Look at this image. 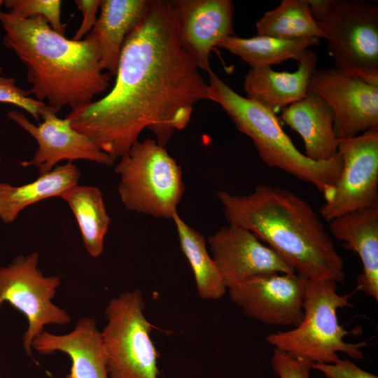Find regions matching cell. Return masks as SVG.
Listing matches in <instances>:
<instances>
[{"mask_svg":"<svg viewBox=\"0 0 378 378\" xmlns=\"http://www.w3.org/2000/svg\"><path fill=\"white\" fill-rule=\"evenodd\" d=\"M183 49L169 1L150 0L126 37L111 90L66 115L114 161L145 129L165 147L189 123L194 106L208 99V83Z\"/></svg>","mask_w":378,"mask_h":378,"instance_id":"cell-1","label":"cell"},{"mask_svg":"<svg viewBox=\"0 0 378 378\" xmlns=\"http://www.w3.org/2000/svg\"><path fill=\"white\" fill-rule=\"evenodd\" d=\"M229 225L246 229L309 280L342 282L344 265L332 237L305 200L282 188L258 185L248 195L219 191Z\"/></svg>","mask_w":378,"mask_h":378,"instance_id":"cell-2","label":"cell"},{"mask_svg":"<svg viewBox=\"0 0 378 378\" xmlns=\"http://www.w3.org/2000/svg\"><path fill=\"white\" fill-rule=\"evenodd\" d=\"M0 23L4 46L27 69L28 94L46 100L57 113L64 106L73 111L88 104L109 88L111 75L101 66L98 45L90 35L68 39L41 16L24 19L3 12Z\"/></svg>","mask_w":378,"mask_h":378,"instance_id":"cell-3","label":"cell"},{"mask_svg":"<svg viewBox=\"0 0 378 378\" xmlns=\"http://www.w3.org/2000/svg\"><path fill=\"white\" fill-rule=\"evenodd\" d=\"M207 83L208 99L218 104L235 127L252 140L265 163L312 184L326 201L331 197L342 170L339 153L326 161L308 158L283 130L275 113L237 94L213 71Z\"/></svg>","mask_w":378,"mask_h":378,"instance_id":"cell-4","label":"cell"},{"mask_svg":"<svg viewBox=\"0 0 378 378\" xmlns=\"http://www.w3.org/2000/svg\"><path fill=\"white\" fill-rule=\"evenodd\" d=\"M337 283L331 280H309L304 301V316L293 329L268 335L265 340L274 349L313 363H332L343 352L354 359H363L362 348L366 342L351 343L346 335L358 330H347L340 325L337 310L350 307V295H340Z\"/></svg>","mask_w":378,"mask_h":378,"instance_id":"cell-5","label":"cell"},{"mask_svg":"<svg viewBox=\"0 0 378 378\" xmlns=\"http://www.w3.org/2000/svg\"><path fill=\"white\" fill-rule=\"evenodd\" d=\"M314 19L339 71L378 84V6L364 0H320Z\"/></svg>","mask_w":378,"mask_h":378,"instance_id":"cell-6","label":"cell"},{"mask_svg":"<svg viewBox=\"0 0 378 378\" xmlns=\"http://www.w3.org/2000/svg\"><path fill=\"white\" fill-rule=\"evenodd\" d=\"M115 172L118 194L130 211L172 219L185 190L181 167L155 139L136 142L120 158Z\"/></svg>","mask_w":378,"mask_h":378,"instance_id":"cell-7","label":"cell"},{"mask_svg":"<svg viewBox=\"0 0 378 378\" xmlns=\"http://www.w3.org/2000/svg\"><path fill=\"white\" fill-rule=\"evenodd\" d=\"M139 289L122 292L104 310L107 323L101 331L109 378H158L160 356L150 337Z\"/></svg>","mask_w":378,"mask_h":378,"instance_id":"cell-8","label":"cell"},{"mask_svg":"<svg viewBox=\"0 0 378 378\" xmlns=\"http://www.w3.org/2000/svg\"><path fill=\"white\" fill-rule=\"evenodd\" d=\"M39 255L15 256L7 266H0V307L4 302L23 314L28 328L23 335L26 354L32 357L34 339L48 325H66L69 314L52 302L60 285V277L45 276L38 269Z\"/></svg>","mask_w":378,"mask_h":378,"instance_id":"cell-9","label":"cell"},{"mask_svg":"<svg viewBox=\"0 0 378 378\" xmlns=\"http://www.w3.org/2000/svg\"><path fill=\"white\" fill-rule=\"evenodd\" d=\"M342 162L331 197L320 209L328 223L378 204V128L337 139Z\"/></svg>","mask_w":378,"mask_h":378,"instance_id":"cell-10","label":"cell"},{"mask_svg":"<svg viewBox=\"0 0 378 378\" xmlns=\"http://www.w3.org/2000/svg\"><path fill=\"white\" fill-rule=\"evenodd\" d=\"M308 90L321 96L331 107L337 139L378 128V84L331 67L316 69L310 76Z\"/></svg>","mask_w":378,"mask_h":378,"instance_id":"cell-11","label":"cell"},{"mask_svg":"<svg viewBox=\"0 0 378 378\" xmlns=\"http://www.w3.org/2000/svg\"><path fill=\"white\" fill-rule=\"evenodd\" d=\"M308 279L295 273H270L227 289L248 317L265 325L297 326L304 316Z\"/></svg>","mask_w":378,"mask_h":378,"instance_id":"cell-12","label":"cell"},{"mask_svg":"<svg viewBox=\"0 0 378 378\" xmlns=\"http://www.w3.org/2000/svg\"><path fill=\"white\" fill-rule=\"evenodd\" d=\"M57 113L46 104L41 112L43 122L36 125L18 111L8 113V117L31 135L38 144L33 158L22 162V166H34L38 174L43 175L51 172L63 160L68 162L87 160L108 166L114 164L115 161L89 137L73 128L67 118H58Z\"/></svg>","mask_w":378,"mask_h":378,"instance_id":"cell-13","label":"cell"},{"mask_svg":"<svg viewBox=\"0 0 378 378\" xmlns=\"http://www.w3.org/2000/svg\"><path fill=\"white\" fill-rule=\"evenodd\" d=\"M207 241L227 289L263 274L295 273L276 252L241 227H222Z\"/></svg>","mask_w":378,"mask_h":378,"instance_id":"cell-14","label":"cell"},{"mask_svg":"<svg viewBox=\"0 0 378 378\" xmlns=\"http://www.w3.org/2000/svg\"><path fill=\"white\" fill-rule=\"evenodd\" d=\"M183 49L201 70L209 74V55L233 34L234 4L230 0L169 1Z\"/></svg>","mask_w":378,"mask_h":378,"instance_id":"cell-15","label":"cell"},{"mask_svg":"<svg viewBox=\"0 0 378 378\" xmlns=\"http://www.w3.org/2000/svg\"><path fill=\"white\" fill-rule=\"evenodd\" d=\"M31 346L42 354L57 351L66 354L71 367L66 378H109L101 331L92 318H80L64 335L44 330L34 339Z\"/></svg>","mask_w":378,"mask_h":378,"instance_id":"cell-16","label":"cell"},{"mask_svg":"<svg viewBox=\"0 0 378 378\" xmlns=\"http://www.w3.org/2000/svg\"><path fill=\"white\" fill-rule=\"evenodd\" d=\"M296 61L298 68L294 72H277L271 66L251 68L244 83L246 97L273 113L303 99L316 69L317 55L307 49Z\"/></svg>","mask_w":378,"mask_h":378,"instance_id":"cell-17","label":"cell"},{"mask_svg":"<svg viewBox=\"0 0 378 378\" xmlns=\"http://www.w3.org/2000/svg\"><path fill=\"white\" fill-rule=\"evenodd\" d=\"M330 234L357 253L363 265L356 289L378 301V204L329 222Z\"/></svg>","mask_w":378,"mask_h":378,"instance_id":"cell-18","label":"cell"},{"mask_svg":"<svg viewBox=\"0 0 378 378\" xmlns=\"http://www.w3.org/2000/svg\"><path fill=\"white\" fill-rule=\"evenodd\" d=\"M281 118L300 135L308 158L326 161L338 153L334 113L318 94L308 90L303 99L282 109Z\"/></svg>","mask_w":378,"mask_h":378,"instance_id":"cell-19","label":"cell"},{"mask_svg":"<svg viewBox=\"0 0 378 378\" xmlns=\"http://www.w3.org/2000/svg\"><path fill=\"white\" fill-rule=\"evenodd\" d=\"M149 0H101L100 14L88 34L98 45L100 64L115 76L125 40L146 14Z\"/></svg>","mask_w":378,"mask_h":378,"instance_id":"cell-20","label":"cell"},{"mask_svg":"<svg viewBox=\"0 0 378 378\" xmlns=\"http://www.w3.org/2000/svg\"><path fill=\"white\" fill-rule=\"evenodd\" d=\"M80 174L78 168L72 162H67L20 186L0 182V219L11 223L28 206L50 197H61L78 184Z\"/></svg>","mask_w":378,"mask_h":378,"instance_id":"cell-21","label":"cell"},{"mask_svg":"<svg viewBox=\"0 0 378 378\" xmlns=\"http://www.w3.org/2000/svg\"><path fill=\"white\" fill-rule=\"evenodd\" d=\"M61 198L74 214L85 250L90 256L99 257L104 251V238L111 223L102 192L95 186L77 184Z\"/></svg>","mask_w":378,"mask_h":378,"instance_id":"cell-22","label":"cell"},{"mask_svg":"<svg viewBox=\"0 0 378 378\" xmlns=\"http://www.w3.org/2000/svg\"><path fill=\"white\" fill-rule=\"evenodd\" d=\"M172 220L176 229L181 251L192 270L200 298L204 300L220 298L227 289L207 250L205 238L202 233L187 224L178 212Z\"/></svg>","mask_w":378,"mask_h":378,"instance_id":"cell-23","label":"cell"},{"mask_svg":"<svg viewBox=\"0 0 378 378\" xmlns=\"http://www.w3.org/2000/svg\"><path fill=\"white\" fill-rule=\"evenodd\" d=\"M318 42L319 39L314 38L283 40L260 35L251 38L232 35L223 39L217 47L227 50L255 69L271 66L290 59L297 60L304 50Z\"/></svg>","mask_w":378,"mask_h":378,"instance_id":"cell-24","label":"cell"},{"mask_svg":"<svg viewBox=\"0 0 378 378\" xmlns=\"http://www.w3.org/2000/svg\"><path fill=\"white\" fill-rule=\"evenodd\" d=\"M258 35L283 40L321 38L307 0H283L256 22Z\"/></svg>","mask_w":378,"mask_h":378,"instance_id":"cell-25","label":"cell"},{"mask_svg":"<svg viewBox=\"0 0 378 378\" xmlns=\"http://www.w3.org/2000/svg\"><path fill=\"white\" fill-rule=\"evenodd\" d=\"M60 0H6L4 6L8 13L19 18L41 16L56 32L65 36L66 24L61 20Z\"/></svg>","mask_w":378,"mask_h":378,"instance_id":"cell-26","label":"cell"},{"mask_svg":"<svg viewBox=\"0 0 378 378\" xmlns=\"http://www.w3.org/2000/svg\"><path fill=\"white\" fill-rule=\"evenodd\" d=\"M0 103L15 105L31 114L34 119L39 120L41 112L46 105L29 97L27 91L20 88L13 77L0 76Z\"/></svg>","mask_w":378,"mask_h":378,"instance_id":"cell-27","label":"cell"},{"mask_svg":"<svg viewBox=\"0 0 378 378\" xmlns=\"http://www.w3.org/2000/svg\"><path fill=\"white\" fill-rule=\"evenodd\" d=\"M271 366L279 378H310L312 364L274 349Z\"/></svg>","mask_w":378,"mask_h":378,"instance_id":"cell-28","label":"cell"},{"mask_svg":"<svg viewBox=\"0 0 378 378\" xmlns=\"http://www.w3.org/2000/svg\"><path fill=\"white\" fill-rule=\"evenodd\" d=\"M312 368L322 372L326 378H378L358 368L349 359L340 358L332 363H313Z\"/></svg>","mask_w":378,"mask_h":378,"instance_id":"cell-29","label":"cell"},{"mask_svg":"<svg viewBox=\"0 0 378 378\" xmlns=\"http://www.w3.org/2000/svg\"><path fill=\"white\" fill-rule=\"evenodd\" d=\"M74 3L83 15V20L72 39L80 41L91 31L97 22L101 0H75Z\"/></svg>","mask_w":378,"mask_h":378,"instance_id":"cell-30","label":"cell"},{"mask_svg":"<svg viewBox=\"0 0 378 378\" xmlns=\"http://www.w3.org/2000/svg\"><path fill=\"white\" fill-rule=\"evenodd\" d=\"M4 1L3 0H0V18H1V14H2V11L1 10V6L4 5Z\"/></svg>","mask_w":378,"mask_h":378,"instance_id":"cell-31","label":"cell"},{"mask_svg":"<svg viewBox=\"0 0 378 378\" xmlns=\"http://www.w3.org/2000/svg\"><path fill=\"white\" fill-rule=\"evenodd\" d=\"M2 71H3V68H2V66L0 65V74H1Z\"/></svg>","mask_w":378,"mask_h":378,"instance_id":"cell-32","label":"cell"},{"mask_svg":"<svg viewBox=\"0 0 378 378\" xmlns=\"http://www.w3.org/2000/svg\"><path fill=\"white\" fill-rule=\"evenodd\" d=\"M0 161H1V156H0Z\"/></svg>","mask_w":378,"mask_h":378,"instance_id":"cell-33","label":"cell"}]
</instances>
